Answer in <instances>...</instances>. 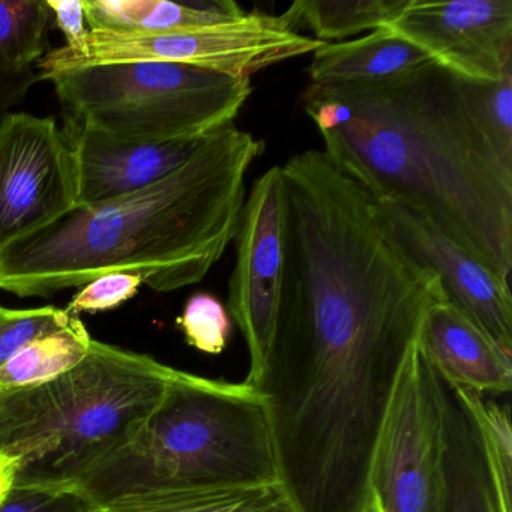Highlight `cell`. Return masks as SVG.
Wrapping results in <instances>:
<instances>
[{"label": "cell", "instance_id": "19", "mask_svg": "<svg viewBox=\"0 0 512 512\" xmlns=\"http://www.w3.org/2000/svg\"><path fill=\"white\" fill-rule=\"evenodd\" d=\"M409 0H299L283 14L296 31L305 23L322 43L374 32L394 22Z\"/></svg>", "mask_w": 512, "mask_h": 512}, {"label": "cell", "instance_id": "29", "mask_svg": "<svg viewBox=\"0 0 512 512\" xmlns=\"http://www.w3.org/2000/svg\"><path fill=\"white\" fill-rule=\"evenodd\" d=\"M17 470H19L17 458L0 452V505L16 485Z\"/></svg>", "mask_w": 512, "mask_h": 512}, {"label": "cell", "instance_id": "16", "mask_svg": "<svg viewBox=\"0 0 512 512\" xmlns=\"http://www.w3.org/2000/svg\"><path fill=\"white\" fill-rule=\"evenodd\" d=\"M89 31L110 34H161L241 19L232 0H83Z\"/></svg>", "mask_w": 512, "mask_h": 512}, {"label": "cell", "instance_id": "8", "mask_svg": "<svg viewBox=\"0 0 512 512\" xmlns=\"http://www.w3.org/2000/svg\"><path fill=\"white\" fill-rule=\"evenodd\" d=\"M370 490L373 512H443V383L418 344L404 364L377 439Z\"/></svg>", "mask_w": 512, "mask_h": 512}, {"label": "cell", "instance_id": "14", "mask_svg": "<svg viewBox=\"0 0 512 512\" xmlns=\"http://www.w3.org/2000/svg\"><path fill=\"white\" fill-rule=\"evenodd\" d=\"M418 350L452 388L481 395L511 391L512 356L448 301L437 302L428 310L419 331Z\"/></svg>", "mask_w": 512, "mask_h": 512}, {"label": "cell", "instance_id": "20", "mask_svg": "<svg viewBox=\"0 0 512 512\" xmlns=\"http://www.w3.org/2000/svg\"><path fill=\"white\" fill-rule=\"evenodd\" d=\"M46 0H0V73L34 68L47 47Z\"/></svg>", "mask_w": 512, "mask_h": 512}, {"label": "cell", "instance_id": "25", "mask_svg": "<svg viewBox=\"0 0 512 512\" xmlns=\"http://www.w3.org/2000/svg\"><path fill=\"white\" fill-rule=\"evenodd\" d=\"M143 280L140 275L112 272L89 281L74 295L65 308L71 316L80 313H100L125 304L137 295Z\"/></svg>", "mask_w": 512, "mask_h": 512}, {"label": "cell", "instance_id": "22", "mask_svg": "<svg viewBox=\"0 0 512 512\" xmlns=\"http://www.w3.org/2000/svg\"><path fill=\"white\" fill-rule=\"evenodd\" d=\"M176 323L187 343L208 355L223 353L232 335L229 311L220 299L209 293L190 296Z\"/></svg>", "mask_w": 512, "mask_h": 512}, {"label": "cell", "instance_id": "9", "mask_svg": "<svg viewBox=\"0 0 512 512\" xmlns=\"http://www.w3.org/2000/svg\"><path fill=\"white\" fill-rule=\"evenodd\" d=\"M73 146L53 118H0V250L61 220L77 206Z\"/></svg>", "mask_w": 512, "mask_h": 512}, {"label": "cell", "instance_id": "27", "mask_svg": "<svg viewBox=\"0 0 512 512\" xmlns=\"http://www.w3.org/2000/svg\"><path fill=\"white\" fill-rule=\"evenodd\" d=\"M46 4L55 14L56 25L67 38L65 49L76 55L85 52L89 28L83 0H46Z\"/></svg>", "mask_w": 512, "mask_h": 512}, {"label": "cell", "instance_id": "28", "mask_svg": "<svg viewBox=\"0 0 512 512\" xmlns=\"http://www.w3.org/2000/svg\"><path fill=\"white\" fill-rule=\"evenodd\" d=\"M38 80L40 74L34 68L0 73V118L8 113L11 107L22 103Z\"/></svg>", "mask_w": 512, "mask_h": 512}, {"label": "cell", "instance_id": "11", "mask_svg": "<svg viewBox=\"0 0 512 512\" xmlns=\"http://www.w3.org/2000/svg\"><path fill=\"white\" fill-rule=\"evenodd\" d=\"M386 29L458 79L512 76V0H409Z\"/></svg>", "mask_w": 512, "mask_h": 512}, {"label": "cell", "instance_id": "3", "mask_svg": "<svg viewBox=\"0 0 512 512\" xmlns=\"http://www.w3.org/2000/svg\"><path fill=\"white\" fill-rule=\"evenodd\" d=\"M262 140L235 124L209 134L190 160L130 196L76 206L0 250V290L50 298L112 272L157 292L200 283L238 232L245 178Z\"/></svg>", "mask_w": 512, "mask_h": 512}, {"label": "cell", "instance_id": "15", "mask_svg": "<svg viewBox=\"0 0 512 512\" xmlns=\"http://www.w3.org/2000/svg\"><path fill=\"white\" fill-rule=\"evenodd\" d=\"M431 59L386 28L356 40L326 43L311 62V85H373L413 73Z\"/></svg>", "mask_w": 512, "mask_h": 512}, {"label": "cell", "instance_id": "26", "mask_svg": "<svg viewBox=\"0 0 512 512\" xmlns=\"http://www.w3.org/2000/svg\"><path fill=\"white\" fill-rule=\"evenodd\" d=\"M95 505L73 488L14 485L0 512H94Z\"/></svg>", "mask_w": 512, "mask_h": 512}, {"label": "cell", "instance_id": "1", "mask_svg": "<svg viewBox=\"0 0 512 512\" xmlns=\"http://www.w3.org/2000/svg\"><path fill=\"white\" fill-rule=\"evenodd\" d=\"M284 272L265 398L280 484L298 512H373L374 449L442 281L380 203L323 152L281 167Z\"/></svg>", "mask_w": 512, "mask_h": 512}, {"label": "cell", "instance_id": "10", "mask_svg": "<svg viewBox=\"0 0 512 512\" xmlns=\"http://www.w3.org/2000/svg\"><path fill=\"white\" fill-rule=\"evenodd\" d=\"M286 202L281 167L256 179L236 232V265L229 286V314L250 353L245 382L254 386L268 356L284 272Z\"/></svg>", "mask_w": 512, "mask_h": 512}, {"label": "cell", "instance_id": "21", "mask_svg": "<svg viewBox=\"0 0 512 512\" xmlns=\"http://www.w3.org/2000/svg\"><path fill=\"white\" fill-rule=\"evenodd\" d=\"M454 389L478 424L500 503L505 512H511L512 425L509 406L485 400L478 392Z\"/></svg>", "mask_w": 512, "mask_h": 512}, {"label": "cell", "instance_id": "6", "mask_svg": "<svg viewBox=\"0 0 512 512\" xmlns=\"http://www.w3.org/2000/svg\"><path fill=\"white\" fill-rule=\"evenodd\" d=\"M65 125L118 142L199 140L227 125L250 98L251 79L170 62H113L52 74Z\"/></svg>", "mask_w": 512, "mask_h": 512}, {"label": "cell", "instance_id": "13", "mask_svg": "<svg viewBox=\"0 0 512 512\" xmlns=\"http://www.w3.org/2000/svg\"><path fill=\"white\" fill-rule=\"evenodd\" d=\"M77 164V206L130 196L184 166L203 139L124 143L89 125H65Z\"/></svg>", "mask_w": 512, "mask_h": 512}, {"label": "cell", "instance_id": "18", "mask_svg": "<svg viewBox=\"0 0 512 512\" xmlns=\"http://www.w3.org/2000/svg\"><path fill=\"white\" fill-rule=\"evenodd\" d=\"M92 341L85 323L74 316L65 328L32 341L0 367V391L58 379L88 356Z\"/></svg>", "mask_w": 512, "mask_h": 512}, {"label": "cell", "instance_id": "7", "mask_svg": "<svg viewBox=\"0 0 512 512\" xmlns=\"http://www.w3.org/2000/svg\"><path fill=\"white\" fill-rule=\"evenodd\" d=\"M323 44L296 32L283 16L247 13L230 22L161 34L89 31L85 52L76 55L65 46L52 50L38 64V74L40 80H46L52 74L86 65L148 61L251 79L257 71L314 53Z\"/></svg>", "mask_w": 512, "mask_h": 512}, {"label": "cell", "instance_id": "2", "mask_svg": "<svg viewBox=\"0 0 512 512\" xmlns=\"http://www.w3.org/2000/svg\"><path fill=\"white\" fill-rule=\"evenodd\" d=\"M304 103L332 163L509 281L512 160L485 133L466 80L428 64L373 85H310Z\"/></svg>", "mask_w": 512, "mask_h": 512}, {"label": "cell", "instance_id": "12", "mask_svg": "<svg viewBox=\"0 0 512 512\" xmlns=\"http://www.w3.org/2000/svg\"><path fill=\"white\" fill-rule=\"evenodd\" d=\"M407 250L433 269L446 301L512 356V295L509 281L496 277L466 250L437 232L415 212L377 200Z\"/></svg>", "mask_w": 512, "mask_h": 512}, {"label": "cell", "instance_id": "24", "mask_svg": "<svg viewBox=\"0 0 512 512\" xmlns=\"http://www.w3.org/2000/svg\"><path fill=\"white\" fill-rule=\"evenodd\" d=\"M467 91L485 133L512 160V76L499 83L467 82Z\"/></svg>", "mask_w": 512, "mask_h": 512}, {"label": "cell", "instance_id": "4", "mask_svg": "<svg viewBox=\"0 0 512 512\" xmlns=\"http://www.w3.org/2000/svg\"><path fill=\"white\" fill-rule=\"evenodd\" d=\"M280 484L265 398L247 382L173 370L151 415L71 487L95 506L128 494Z\"/></svg>", "mask_w": 512, "mask_h": 512}, {"label": "cell", "instance_id": "23", "mask_svg": "<svg viewBox=\"0 0 512 512\" xmlns=\"http://www.w3.org/2000/svg\"><path fill=\"white\" fill-rule=\"evenodd\" d=\"M73 317L56 307L29 310L0 307V367L32 341L65 328Z\"/></svg>", "mask_w": 512, "mask_h": 512}, {"label": "cell", "instance_id": "5", "mask_svg": "<svg viewBox=\"0 0 512 512\" xmlns=\"http://www.w3.org/2000/svg\"><path fill=\"white\" fill-rule=\"evenodd\" d=\"M173 370L94 340L58 379L0 391V452L19 461L16 485L71 487L151 415Z\"/></svg>", "mask_w": 512, "mask_h": 512}, {"label": "cell", "instance_id": "17", "mask_svg": "<svg viewBox=\"0 0 512 512\" xmlns=\"http://www.w3.org/2000/svg\"><path fill=\"white\" fill-rule=\"evenodd\" d=\"M94 512H298L281 484L226 490L128 494L95 506Z\"/></svg>", "mask_w": 512, "mask_h": 512}]
</instances>
